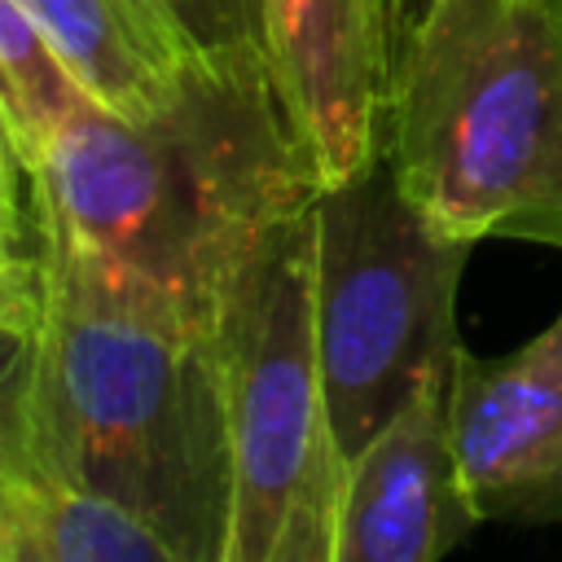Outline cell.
<instances>
[{
    "label": "cell",
    "instance_id": "cell-16",
    "mask_svg": "<svg viewBox=\"0 0 562 562\" xmlns=\"http://www.w3.org/2000/svg\"><path fill=\"white\" fill-rule=\"evenodd\" d=\"M13 281L9 272H0V338H4V321H9V299H13Z\"/></svg>",
    "mask_w": 562,
    "mask_h": 562
},
{
    "label": "cell",
    "instance_id": "cell-14",
    "mask_svg": "<svg viewBox=\"0 0 562 562\" xmlns=\"http://www.w3.org/2000/svg\"><path fill=\"white\" fill-rule=\"evenodd\" d=\"M0 562H48L44 544L35 540L18 505L4 496V487H0Z\"/></svg>",
    "mask_w": 562,
    "mask_h": 562
},
{
    "label": "cell",
    "instance_id": "cell-6",
    "mask_svg": "<svg viewBox=\"0 0 562 562\" xmlns=\"http://www.w3.org/2000/svg\"><path fill=\"white\" fill-rule=\"evenodd\" d=\"M443 422L474 522L562 527V312L505 356L461 347Z\"/></svg>",
    "mask_w": 562,
    "mask_h": 562
},
{
    "label": "cell",
    "instance_id": "cell-8",
    "mask_svg": "<svg viewBox=\"0 0 562 562\" xmlns=\"http://www.w3.org/2000/svg\"><path fill=\"white\" fill-rule=\"evenodd\" d=\"M448 378L347 465L334 562H439L474 527L448 452Z\"/></svg>",
    "mask_w": 562,
    "mask_h": 562
},
{
    "label": "cell",
    "instance_id": "cell-11",
    "mask_svg": "<svg viewBox=\"0 0 562 562\" xmlns=\"http://www.w3.org/2000/svg\"><path fill=\"white\" fill-rule=\"evenodd\" d=\"M0 97L13 110L31 167L61 119L83 101L22 0H0Z\"/></svg>",
    "mask_w": 562,
    "mask_h": 562
},
{
    "label": "cell",
    "instance_id": "cell-5",
    "mask_svg": "<svg viewBox=\"0 0 562 562\" xmlns=\"http://www.w3.org/2000/svg\"><path fill=\"white\" fill-rule=\"evenodd\" d=\"M470 241L448 237L378 154L312 202V338L329 430L351 465L461 351Z\"/></svg>",
    "mask_w": 562,
    "mask_h": 562
},
{
    "label": "cell",
    "instance_id": "cell-17",
    "mask_svg": "<svg viewBox=\"0 0 562 562\" xmlns=\"http://www.w3.org/2000/svg\"><path fill=\"white\" fill-rule=\"evenodd\" d=\"M426 4H430V0H413V22L422 18V9H426Z\"/></svg>",
    "mask_w": 562,
    "mask_h": 562
},
{
    "label": "cell",
    "instance_id": "cell-2",
    "mask_svg": "<svg viewBox=\"0 0 562 562\" xmlns=\"http://www.w3.org/2000/svg\"><path fill=\"white\" fill-rule=\"evenodd\" d=\"M31 171L40 224L198 312L321 193L268 53L193 61L140 119L83 97Z\"/></svg>",
    "mask_w": 562,
    "mask_h": 562
},
{
    "label": "cell",
    "instance_id": "cell-1",
    "mask_svg": "<svg viewBox=\"0 0 562 562\" xmlns=\"http://www.w3.org/2000/svg\"><path fill=\"white\" fill-rule=\"evenodd\" d=\"M0 369V443L224 562L228 430L215 312L184 307L31 211Z\"/></svg>",
    "mask_w": 562,
    "mask_h": 562
},
{
    "label": "cell",
    "instance_id": "cell-13",
    "mask_svg": "<svg viewBox=\"0 0 562 562\" xmlns=\"http://www.w3.org/2000/svg\"><path fill=\"white\" fill-rule=\"evenodd\" d=\"M31 211H35V171L13 123V110L0 97V272L18 277L31 250Z\"/></svg>",
    "mask_w": 562,
    "mask_h": 562
},
{
    "label": "cell",
    "instance_id": "cell-9",
    "mask_svg": "<svg viewBox=\"0 0 562 562\" xmlns=\"http://www.w3.org/2000/svg\"><path fill=\"white\" fill-rule=\"evenodd\" d=\"M75 88L127 119L158 110L193 66L132 0H22Z\"/></svg>",
    "mask_w": 562,
    "mask_h": 562
},
{
    "label": "cell",
    "instance_id": "cell-3",
    "mask_svg": "<svg viewBox=\"0 0 562 562\" xmlns=\"http://www.w3.org/2000/svg\"><path fill=\"white\" fill-rule=\"evenodd\" d=\"M382 158L448 237L562 250V0H430L386 88Z\"/></svg>",
    "mask_w": 562,
    "mask_h": 562
},
{
    "label": "cell",
    "instance_id": "cell-4",
    "mask_svg": "<svg viewBox=\"0 0 562 562\" xmlns=\"http://www.w3.org/2000/svg\"><path fill=\"white\" fill-rule=\"evenodd\" d=\"M228 430L224 562H334L347 465L312 338V206L268 233L215 299Z\"/></svg>",
    "mask_w": 562,
    "mask_h": 562
},
{
    "label": "cell",
    "instance_id": "cell-12",
    "mask_svg": "<svg viewBox=\"0 0 562 562\" xmlns=\"http://www.w3.org/2000/svg\"><path fill=\"white\" fill-rule=\"evenodd\" d=\"M132 4L189 61L268 53L263 0H132Z\"/></svg>",
    "mask_w": 562,
    "mask_h": 562
},
{
    "label": "cell",
    "instance_id": "cell-7",
    "mask_svg": "<svg viewBox=\"0 0 562 562\" xmlns=\"http://www.w3.org/2000/svg\"><path fill=\"white\" fill-rule=\"evenodd\" d=\"M272 79L307 140L321 184L382 154L386 66L373 0H263Z\"/></svg>",
    "mask_w": 562,
    "mask_h": 562
},
{
    "label": "cell",
    "instance_id": "cell-15",
    "mask_svg": "<svg viewBox=\"0 0 562 562\" xmlns=\"http://www.w3.org/2000/svg\"><path fill=\"white\" fill-rule=\"evenodd\" d=\"M373 4H378V40H382V66H386V88H391V75L413 31V0H373Z\"/></svg>",
    "mask_w": 562,
    "mask_h": 562
},
{
    "label": "cell",
    "instance_id": "cell-10",
    "mask_svg": "<svg viewBox=\"0 0 562 562\" xmlns=\"http://www.w3.org/2000/svg\"><path fill=\"white\" fill-rule=\"evenodd\" d=\"M0 487L44 544L48 562H193L167 531L26 452L0 443Z\"/></svg>",
    "mask_w": 562,
    "mask_h": 562
}]
</instances>
